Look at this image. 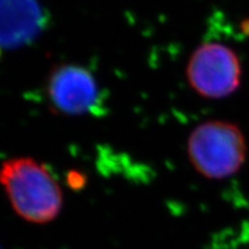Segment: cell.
<instances>
[{"label": "cell", "mask_w": 249, "mask_h": 249, "mask_svg": "<svg viewBox=\"0 0 249 249\" xmlns=\"http://www.w3.org/2000/svg\"><path fill=\"white\" fill-rule=\"evenodd\" d=\"M186 75L196 93L204 98L219 99L238 90L241 82V64L229 46L205 43L189 58Z\"/></svg>", "instance_id": "3"}, {"label": "cell", "mask_w": 249, "mask_h": 249, "mask_svg": "<svg viewBox=\"0 0 249 249\" xmlns=\"http://www.w3.org/2000/svg\"><path fill=\"white\" fill-rule=\"evenodd\" d=\"M0 183L18 216L34 224L54 220L62 208V192L45 165L30 157L5 160Z\"/></svg>", "instance_id": "1"}, {"label": "cell", "mask_w": 249, "mask_h": 249, "mask_svg": "<svg viewBox=\"0 0 249 249\" xmlns=\"http://www.w3.org/2000/svg\"><path fill=\"white\" fill-rule=\"evenodd\" d=\"M194 169L208 179H226L240 170L247 155L244 134L227 121L213 120L198 124L187 143Z\"/></svg>", "instance_id": "2"}, {"label": "cell", "mask_w": 249, "mask_h": 249, "mask_svg": "<svg viewBox=\"0 0 249 249\" xmlns=\"http://www.w3.org/2000/svg\"><path fill=\"white\" fill-rule=\"evenodd\" d=\"M46 26L37 0H0V44L20 46L36 38Z\"/></svg>", "instance_id": "5"}, {"label": "cell", "mask_w": 249, "mask_h": 249, "mask_svg": "<svg viewBox=\"0 0 249 249\" xmlns=\"http://www.w3.org/2000/svg\"><path fill=\"white\" fill-rule=\"evenodd\" d=\"M46 90L54 110L70 116L92 113L102 103L95 77L79 65L55 67L50 74Z\"/></svg>", "instance_id": "4"}]
</instances>
